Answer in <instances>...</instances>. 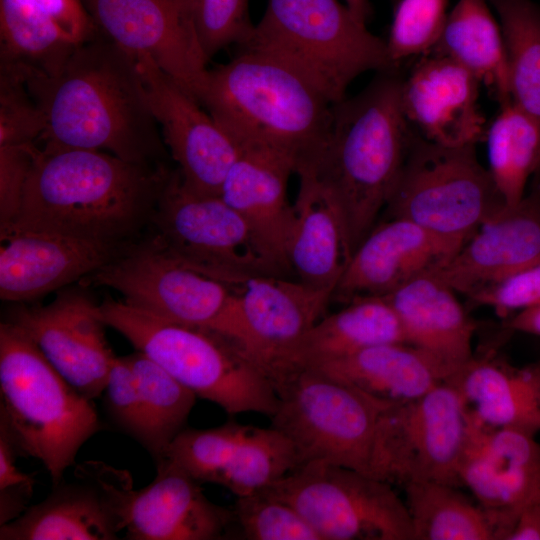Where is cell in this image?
<instances>
[{
  "label": "cell",
  "mask_w": 540,
  "mask_h": 540,
  "mask_svg": "<svg viewBox=\"0 0 540 540\" xmlns=\"http://www.w3.org/2000/svg\"><path fill=\"white\" fill-rule=\"evenodd\" d=\"M96 28L131 56L147 55L197 102L207 72L194 0H81Z\"/></svg>",
  "instance_id": "14"
},
{
  "label": "cell",
  "mask_w": 540,
  "mask_h": 540,
  "mask_svg": "<svg viewBox=\"0 0 540 540\" xmlns=\"http://www.w3.org/2000/svg\"><path fill=\"white\" fill-rule=\"evenodd\" d=\"M154 480L134 490L126 539L215 540L228 535L234 511L210 501L201 483L167 457L156 462Z\"/></svg>",
  "instance_id": "22"
},
{
  "label": "cell",
  "mask_w": 540,
  "mask_h": 540,
  "mask_svg": "<svg viewBox=\"0 0 540 540\" xmlns=\"http://www.w3.org/2000/svg\"><path fill=\"white\" fill-rule=\"evenodd\" d=\"M235 343L275 386L295 349L322 318L333 292L280 276H253L237 287Z\"/></svg>",
  "instance_id": "17"
},
{
  "label": "cell",
  "mask_w": 540,
  "mask_h": 540,
  "mask_svg": "<svg viewBox=\"0 0 540 540\" xmlns=\"http://www.w3.org/2000/svg\"><path fill=\"white\" fill-rule=\"evenodd\" d=\"M77 481L54 485L38 504L0 526V540H113L125 530L134 491L127 471L102 462L78 465Z\"/></svg>",
  "instance_id": "15"
},
{
  "label": "cell",
  "mask_w": 540,
  "mask_h": 540,
  "mask_svg": "<svg viewBox=\"0 0 540 540\" xmlns=\"http://www.w3.org/2000/svg\"><path fill=\"white\" fill-rule=\"evenodd\" d=\"M301 465L293 442L279 430L249 426L219 485L237 497L261 492Z\"/></svg>",
  "instance_id": "36"
},
{
  "label": "cell",
  "mask_w": 540,
  "mask_h": 540,
  "mask_svg": "<svg viewBox=\"0 0 540 540\" xmlns=\"http://www.w3.org/2000/svg\"><path fill=\"white\" fill-rule=\"evenodd\" d=\"M193 19L207 62L231 44L245 45L255 26L250 20L248 0H194Z\"/></svg>",
  "instance_id": "41"
},
{
  "label": "cell",
  "mask_w": 540,
  "mask_h": 540,
  "mask_svg": "<svg viewBox=\"0 0 540 540\" xmlns=\"http://www.w3.org/2000/svg\"><path fill=\"white\" fill-rule=\"evenodd\" d=\"M106 326L160 365L196 396L229 415L275 413L273 383L230 338L211 329L170 321L105 299L98 305Z\"/></svg>",
  "instance_id": "6"
},
{
  "label": "cell",
  "mask_w": 540,
  "mask_h": 540,
  "mask_svg": "<svg viewBox=\"0 0 540 540\" xmlns=\"http://www.w3.org/2000/svg\"><path fill=\"white\" fill-rule=\"evenodd\" d=\"M502 30L511 101L540 120V8L531 0H487Z\"/></svg>",
  "instance_id": "35"
},
{
  "label": "cell",
  "mask_w": 540,
  "mask_h": 540,
  "mask_svg": "<svg viewBox=\"0 0 540 540\" xmlns=\"http://www.w3.org/2000/svg\"><path fill=\"white\" fill-rule=\"evenodd\" d=\"M5 321L20 328L82 395L94 400L103 393L116 356L98 305L84 293L65 291L44 306H18Z\"/></svg>",
  "instance_id": "19"
},
{
  "label": "cell",
  "mask_w": 540,
  "mask_h": 540,
  "mask_svg": "<svg viewBox=\"0 0 540 540\" xmlns=\"http://www.w3.org/2000/svg\"><path fill=\"white\" fill-rule=\"evenodd\" d=\"M305 368L318 370L390 403L416 399L446 381L434 361L407 343L373 346Z\"/></svg>",
  "instance_id": "29"
},
{
  "label": "cell",
  "mask_w": 540,
  "mask_h": 540,
  "mask_svg": "<svg viewBox=\"0 0 540 540\" xmlns=\"http://www.w3.org/2000/svg\"><path fill=\"white\" fill-rule=\"evenodd\" d=\"M446 381L463 397L470 415L485 426L540 431V383L536 364L515 368L473 357Z\"/></svg>",
  "instance_id": "28"
},
{
  "label": "cell",
  "mask_w": 540,
  "mask_h": 540,
  "mask_svg": "<svg viewBox=\"0 0 540 540\" xmlns=\"http://www.w3.org/2000/svg\"><path fill=\"white\" fill-rule=\"evenodd\" d=\"M454 255L419 225L389 218L374 226L353 252L332 299L385 296L423 272L440 269Z\"/></svg>",
  "instance_id": "24"
},
{
  "label": "cell",
  "mask_w": 540,
  "mask_h": 540,
  "mask_svg": "<svg viewBox=\"0 0 540 540\" xmlns=\"http://www.w3.org/2000/svg\"><path fill=\"white\" fill-rule=\"evenodd\" d=\"M237 524L250 540H321L302 515L265 491L237 497Z\"/></svg>",
  "instance_id": "39"
},
{
  "label": "cell",
  "mask_w": 540,
  "mask_h": 540,
  "mask_svg": "<svg viewBox=\"0 0 540 540\" xmlns=\"http://www.w3.org/2000/svg\"><path fill=\"white\" fill-rule=\"evenodd\" d=\"M404 486L415 540L498 539L487 511L456 486L431 480L410 481Z\"/></svg>",
  "instance_id": "32"
},
{
  "label": "cell",
  "mask_w": 540,
  "mask_h": 540,
  "mask_svg": "<svg viewBox=\"0 0 540 540\" xmlns=\"http://www.w3.org/2000/svg\"><path fill=\"white\" fill-rule=\"evenodd\" d=\"M506 206L475 145L447 147L412 131L402 170L385 206L387 219H407L454 254Z\"/></svg>",
  "instance_id": "8"
},
{
  "label": "cell",
  "mask_w": 540,
  "mask_h": 540,
  "mask_svg": "<svg viewBox=\"0 0 540 540\" xmlns=\"http://www.w3.org/2000/svg\"><path fill=\"white\" fill-rule=\"evenodd\" d=\"M401 82L395 69L381 71L357 95L334 103L324 147L307 164L337 197L353 252L386 206L409 149Z\"/></svg>",
  "instance_id": "4"
},
{
  "label": "cell",
  "mask_w": 540,
  "mask_h": 540,
  "mask_svg": "<svg viewBox=\"0 0 540 540\" xmlns=\"http://www.w3.org/2000/svg\"><path fill=\"white\" fill-rule=\"evenodd\" d=\"M480 81L452 59L431 52L402 78L404 116L426 140L447 147L475 145L484 134Z\"/></svg>",
  "instance_id": "21"
},
{
  "label": "cell",
  "mask_w": 540,
  "mask_h": 540,
  "mask_svg": "<svg viewBox=\"0 0 540 540\" xmlns=\"http://www.w3.org/2000/svg\"><path fill=\"white\" fill-rule=\"evenodd\" d=\"M436 270L423 272L385 295L406 342L434 361L446 380L473 357L476 323Z\"/></svg>",
  "instance_id": "27"
},
{
  "label": "cell",
  "mask_w": 540,
  "mask_h": 540,
  "mask_svg": "<svg viewBox=\"0 0 540 540\" xmlns=\"http://www.w3.org/2000/svg\"><path fill=\"white\" fill-rule=\"evenodd\" d=\"M77 45L94 37L98 29L81 0H32Z\"/></svg>",
  "instance_id": "46"
},
{
  "label": "cell",
  "mask_w": 540,
  "mask_h": 540,
  "mask_svg": "<svg viewBox=\"0 0 540 540\" xmlns=\"http://www.w3.org/2000/svg\"><path fill=\"white\" fill-rule=\"evenodd\" d=\"M507 328L540 336V304L515 313L507 320Z\"/></svg>",
  "instance_id": "48"
},
{
  "label": "cell",
  "mask_w": 540,
  "mask_h": 540,
  "mask_svg": "<svg viewBox=\"0 0 540 540\" xmlns=\"http://www.w3.org/2000/svg\"><path fill=\"white\" fill-rule=\"evenodd\" d=\"M249 426L230 420L209 429L185 428L173 440L165 457L199 483L218 484Z\"/></svg>",
  "instance_id": "37"
},
{
  "label": "cell",
  "mask_w": 540,
  "mask_h": 540,
  "mask_svg": "<svg viewBox=\"0 0 540 540\" xmlns=\"http://www.w3.org/2000/svg\"><path fill=\"white\" fill-rule=\"evenodd\" d=\"M389 343H407L393 307L384 296L358 297L312 327L292 354L288 374Z\"/></svg>",
  "instance_id": "30"
},
{
  "label": "cell",
  "mask_w": 540,
  "mask_h": 540,
  "mask_svg": "<svg viewBox=\"0 0 540 540\" xmlns=\"http://www.w3.org/2000/svg\"><path fill=\"white\" fill-rule=\"evenodd\" d=\"M19 454L11 434L0 423V526L25 512L33 494L34 474L17 468Z\"/></svg>",
  "instance_id": "44"
},
{
  "label": "cell",
  "mask_w": 540,
  "mask_h": 540,
  "mask_svg": "<svg viewBox=\"0 0 540 540\" xmlns=\"http://www.w3.org/2000/svg\"><path fill=\"white\" fill-rule=\"evenodd\" d=\"M263 491L295 508L321 540H415L390 483L354 469L308 462Z\"/></svg>",
  "instance_id": "11"
},
{
  "label": "cell",
  "mask_w": 540,
  "mask_h": 540,
  "mask_svg": "<svg viewBox=\"0 0 540 540\" xmlns=\"http://www.w3.org/2000/svg\"><path fill=\"white\" fill-rule=\"evenodd\" d=\"M489 172L506 206L524 198L529 177L540 168V120L510 102L486 134Z\"/></svg>",
  "instance_id": "33"
},
{
  "label": "cell",
  "mask_w": 540,
  "mask_h": 540,
  "mask_svg": "<svg viewBox=\"0 0 540 540\" xmlns=\"http://www.w3.org/2000/svg\"><path fill=\"white\" fill-rule=\"evenodd\" d=\"M538 375H539V383H540V362L536 363Z\"/></svg>",
  "instance_id": "50"
},
{
  "label": "cell",
  "mask_w": 540,
  "mask_h": 540,
  "mask_svg": "<svg viewBox=\"0 0 540 540\" xmlns=\"http://www.w3.org/2000/svg\"><path fill=\"white\" fill-rule=\"evenodd\" d=\"M198 103L239 143L281 151L296 170L321 153L334 104L289 63L248 49L207 69Z\"/></svg>",
  "instance_id": "3"
},
{
  "label": "cell",
  "mask_w": 540,
  "mask_h": 540,
  "mask_svg": "<svg viewBox=\"0 0 540 540\" xmlns=\"http://www.w3.org/2000/svg\"><path fill=\"white\" fill-rule=\"evenodd\" d=\"M82 283L112 288L135 309L221 334L239 318L237 287L178 260L153 236L133 242Z\"/></svg>",
  "instance_id": "13"
},
{
  "label": "cell",
  "mask_w": 540,
  "mask_h": 540,
  "mask_svg": "<svg viewBox=\"0 0 540 540\" xmlns=\"http://www.w3.org/2000/svg\"><path fill=\"white\" fill-rule=\"evenodd\" d=\"M240 49L275 56L308 77L332 103L368 71L397 66L386 41L339 0H266L262 18Z\"/></svg>",
  "instance_id": "7"
},
{
  "label": "cell",
  "mask_w": 540,
  "mask_h": 540,
  "mask_svg": "<svg viewBox=\"0 0 540 540\" xmlns=\"http://www.w3.org/2000/svg\"><path fill=\"white\" fill-rule=\"evenodd\" d=\"M448 0H399L388 40L394 65L414 55L432 51L438 43L448 16Z\"/></svg>",
  "instance_id": "38"
},
{
  "label": "cell",
  "mask_w": 540,
  "mask_h": 540,
  "mask_svg": "<svg viewBox=\"0 0 540 540\" xmlns=\"http://www.w3.org/2000/svg\"><path fill=\"white\" fill-rule=\"evenodd\" d=\"M431 52L467 69L500 106L512 102L504 38L487 0H458Z\"/></svg>",
  "instance_id": "31"
},
{
  "label": "cell",
  "mask_w": 540,
  "mask_h": 540,
  "mask_svg": "<svg viewBox=\"0 0 540 540\" xmlns=\"http://www.w3.org/2000/svg\"><path fill=\"white\" fill-rule=\"evenodd\" d=\"M540 263V187L484 222L439 276L457 293H471Z\"/></svg>",
  "instance_id": "23"
},
{
  "label": "cell",
  "mask_w": 540,
  "mask_h": 540,
  "mask_svg": "<svg viewBox=\"0 0 540 540\" xmlns=\"http://www.w3.org/2000/svg\"><path fill=\"white\" fill-rule=\"evenodd\" d=\"M150 225L172 256L229 285L253 276L289 277L245 219L220 196L188 191L177 168L170 176Z\"/></svg>",
  "instance_id": "10"
},
{
  "label": "cell",
  "mask_w": 540,
  "mask_h": 540,
  "mask_svg": "<svg viewBox=\"0 0 540 540\" xmlns=\"http://www.w3.org/2000/svg\"><path fill=\"white\" fill-rule=\"evenodd\" d=\"M506 540H540V500L520 511Z\"/></svg>",
  "instance_id": "47"
},
{
  "label": "cell",
  "mask_w": 540,
  "mask_h": 540,
  "mask_svg": "<svg viewBox=\"0 0 540 540\" xmlns=\"http://www.w3.org/2000/svg\"><path fill=\"white\" fill-rule=\"evenodd\" d=\"M475 306L491 307L501 317L540 304V263L526 267L467 296Z\"/></svg>",
  "instance_id": "43"
},
{
  "label": "cell",
  "mask_w": 540,
  "mask_h": 540,
  "mask_svg": "<svg viewBox=\"0 0 540 540\" xmlns=\"http://www.w3.org/2000/svg\"><path fill=\"white\" fill-rule=\"evenodd\" d=\"M240 145V154L219 196L245 219L270 255L293 275L287 243L294 213L287 185L290 175L296 172V163L287 154L263 144Z\"/></svg>",
  "instance_id": "25"
},
{
  "label": "cell",
  "mask_w": 540,
  "mask_h": 540,
  "mask_svg": "<svg viewBox=\"0 0 540 540\" xmlns=\"http://www.w3.org/2000/svg\"><path fill=\"white\" fill-rule=\"evenodd\" d=\"M468 422L466 403L449 381L416 399L389 404L377 420L370 475L389 483L431 480L462 486L459 466Z\"/></svg>",
  "instance_id": "12"
},
{
  "label": "cell",
  "mask_w": 540,
  "mask_h": 540,
  "mask_svg": "<svg viewBox=\"0 0 540 540\" xmlns=\"http://www.w3.org/2000/svg\"><path fill=\"white\" fill-rule=\"evenodd\" d=\"M45 116L22 72L0 65V146L39 143Z\"/></svg>",
  "instance_id": "40"
},
{
  "label": "cell",
  "mask_w": 540,
  "mask_h": 540,
  "mask_svg": "<svg viewBox=\"0 0 540 540\" xmlns=\"http://www.w3.org/2000/svg\"><path fill=\"white\" fill-rule=\"evenodd\" d=\"M133 58L182 185L197 195L219 196L241 145L149 56Z\"/></svg>",
  "instance_id": "16"
},
{
  "label": "cell",
  "mask_w": 540,
  "mask_h": 540,
  "mask_svg": "<svg viewBox=\"0 0 540 540\" xmlns=\"http://www.w3.org/2000/svg\"><path fill=\"white\" fill-rule=\"evenodd\" d=\"M531 432L493 428L471 417L459 466L468 487L505 539L520 511L540 500V443Z\"/></svg>",
  "instance_id": "18"
},
{
  "label": "cell",
  "mask_w": 540,
  "mask_h": 540,
  "mask_svg": "<svg viewBox=\"0 0 540 540\" xmlns=\"http://www.w3.org/2000/svg\"><path fill=\"white\" fill-rule=\"evenodd\" d=\"M132 243L1 226L0 297L18 303L37 299L94 273Z\"/></svg>",
  "instance_id": "20"
},
{
  "label": "cell",
  "mask_w": 540,
  "mask_h": 540,
  "mask_svg": "<svg viewBox=\"0 0 540 540\" xmlns=\"http://www.w3.org/2000/svg\"><path fill=\"white\" fill-rule=\"evenodd\" d=\"M345 4L361 22L366 24L371 15L369 0H345Z\"/></svg>",
  "instance_id": "49"
},
{
  "label": "cell",
  "mask_w": 540,
  "mask_h": 540,
  "mask_svg": "<svg viewBox=\"0 0 540 540\" xmlns=\"http://www.w3.org/2000/svg\"><path fill=\"white\" fill-rule=\"evenodd\" d=\"M107 417L116 428L141 444V401L132 368L126 356L115 357L103 390Z\"/></svg>",
  "instance_id": "42"
},
{
  "label": "cell",
  "mask_w": 540,
  "mask_h": 540,
  "mask_svg": "<svg viewBox=\"0 0 540 540\" xmlns=\"http://www.w3.org/2000/svg\"><path fill=\"white\" fill-rule=\"evenodd\" d=\"M174 169L103 151L38 146L19 211L3 226L134 242L150 225Z\"/></svg>",
  "instance_id": "2"
},
{
  "label": "cell",
  "mask_w": 540,
  "mask_h": 540,
  "mask_svg": "<svg viewBox=\"0 0 540 540\" xmlns=\"http://www.w3.org/2000/svg\"><path fill=\"white\" fill-rule=\"evenodd\" d=\"M26 82L45 116L42 145L169 166L134 58L99 30L55 74Z\"/></svg>",
  "instance_id": "1"
},
{
  "label": "cell",
  "mask_w": 540,
  "mask_h": 540,
  "mask_svg": "<svg viewBox=\"0 0 540 540\" xmlns=\"http://www.w3.org/2000/svg\"><path fill=\"white\" fill-rule=\"evenodd\" d=\"M275 390L272 427L293 442L301 465L325 462L370 475L377 420L390 402L312 368L288 374Z\"/></svg>",
  "instance_id": "9"
},
{
  "label": "cell",
  "mask_w": 540,
  "mask_h": 540,
  "mask_svg": "<svg viewBox=\"0 0 540 540\" xmlns=\"http://www.w3.org/2000/svg\"><path fill=\"white\" fill-rule=\"evenodd\" d=\"M38 143L0 146V226L16 217Z\"/></svg>",
  "instance_id": "45"
},
{
  "label": "cell",
  "mask_w": 540,
  "mask_h": 540,
  "mask_svg": "<svg viewBox=\"0 0 540 540\" xmlns=\"http://www.w3.org/2000/svg\"><path fill=\"white\" fill-rule=\"evenodd\" d=\"M0 423L20 454L39 460L53 485L101 429L93 400L78 392L17 326L0 324Z\"/></svg>",
  "instance_id": "5"
},
{
  "label": "cell",
  "mask_w": 540,
  "mask_h": 540,
  "mask_svg": "<svg viewBox=\"0 0 540 540\" xmlns=\"http://www.w3.org/2000/svg\"><path fill=\"white\" fill-rule=\"evenodd\" d=\"M126 357L141 401V445L157 462L185 429L197 396L144 353L136 350Z\"/></svg>",
  "instance_id": "34"
},
{
  "label": "cell",
  "mask_w": 540,
  "mask_h": 540,
  "mask_svg": "<svg viewBox=\"0 0 540 540\" xmlns=\"http://www.w3.org/2000/svg\"><path fill=\"white\" fill-rule=\"evenodd\" d=\"M296 174L299 187L287 259L299 281L333 292L353 254L346 220L333 190L315 168L302 166Z\"/></svg>",
  "instance_id": "26"
}]
</instances>
